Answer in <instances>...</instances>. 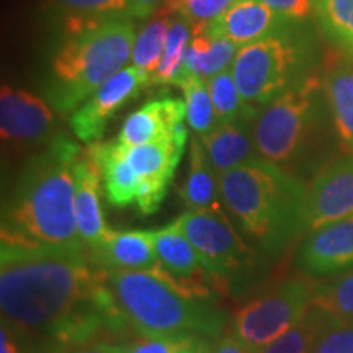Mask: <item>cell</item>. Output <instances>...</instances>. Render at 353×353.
Returning a JSON list of instances; mask_svg holds the SVG:
<instances>
[{
	"instance_id": "6da1fadb",
	"label": "cell",
	"mask_w": 353,
	"mask_h": 353,
	"mask_svg": "<svg viewBox=\"0 0 353 353\" xmlns=\"http://www.w3.org/2000/svg\"><path fill=\"white\" fill-rule=\"evenodd\" d=\"M0 309L26 353L132 330L88 252L0 244Z\"/></svg>"
},
{
	"instance_id": "7a4b0ae2",
	"label": "cell",
	"mask_w": 353,
	"mask_h": 353,
	"mask_svg": "<svg viewBox=\"0 0 353 353\" xmlns=\"http://www.w3.org/2000/svg\"><path fill=\"white\" fill-rule=\"evenodd\" d=\"M82 149L65 136L30 157L2 210V244L88 252L79 236L76 165Z\"/></svg>"
},
{
	"instance_id": "3957f363",
	"label": "cell",
	"mask_w": 353,
	"mask_h": 353,
	"mask_svg": "<svg viewBox=\"0 0 353 353\" xmlns=\"http://www.w3.org/2000/svg\"><path fill=\"white\" fill-rule=\"evenodd\" d=\"M223 205L242 232L267 257H280L304 234L306 187L263 159L219 175Z\"/></svg>"
},
{
	"instance_id": "277c9868",
	"label": "cell",
	"mask_w": 353,
	"mask_h": 353,
	"mask_svg": "<svg viewBox=\"0 0 353 353\" xmlns=\"http://www.w3.org/2000/svg\"><path fill=\"white\" fill-rule=\"evenodd\" d=\"M107 280L136 334L210 343L224 334L228 317L210 298L196 296L145 272L107 270Z\"/></svg>"
},
{
	"instance_id": "5b68a950",
	"label": "cell",
	"mask_w": 353,
	"mask_h": 353,
	"mask_svg": "<svg viewBox=\"0 0 353 353\" xmlns=\"http://www.w3.org/2000/svg\"><path fill=\"white\" fill-rule=\"evenodd\" d=\"M132 21L112 19L87 32L69 34L51 63L46 95L57 112L69 113L90 99L131 61Z\"/></svg>"
},
{
	"instance_id": "8992f818",
	"label": "cell",
	"mask_w": 353,
	"mask_h": 353,
	"mask_svg": "<svg viewBox=\"0 0 353 353\" xmlns=\"http://www.w3.org/2000/svg\"><path fill=\"white\" fill-rule=\"evenodd\" d=\"M322 90L319 77H304L260 110L252 123L260 159L294 175L314 139Z\"/></svg>"
},
{
	"instance_id": "52a82bcc",
	"label": "cell",
	"mask_w": 353,
	"mask_h": 353,
	"mask_svg": "<svg viewBox=\"0 0 353 353\" xmlns=\"http://www.w3.org/2000/svg\"><path fill=\"white\" fill-rule=\"evenodd\" d=\"M306 54L304 43L288 28L239 48L231 70L247 107L259 113L296 83Z\"/></svg>"
},
{
	"instance_id": "ba28073f",
	"label": "cell",
	"mask_w": 353,
	"mask_h": 353,
	"mask_svg": "<svg viewBox=\"0 0 353 353\" xmlns=\"http://www.w3.org/2000/svg\"><path fill=\"white\" fill-rule=\"evenodd\" d=\"M314 288L306 280L293 278L263 291L237 309L232 332L249 353H259L306 316L312 307Z\"/></svg>"
},
{
	"instance_id": "9c48e42d",
	"label": "cell",
	"mask_w": 353,
	"mask_h": 353,
	"mask_svg": "<svg viewBox=\"0 0 353 353\" xmlns=\"http://www.w3.org/2000/svg\"><path fill=\"white\" fill-rule=\"evenodd\" d=\"M174 223L196 250L208 276L221 285L257 263V250L245 244L221 206L187 211Z\"/></svg>"
},
{
	"instance_id": "30bf717a",
	"label": "cell",
	"mask_w": 353,
	"mask_h": 353,
	"mask_svg": "<svg viewBox=\"0 0 353 353\" xmlns=\"http://www.w3.org/2000/svg\"><path fill=\"white\" fill-rule=\"evenodd\" d=\"M187 141L188 131L183 123L174 134L167 138L134 145V148H125L128 161L141 182L139 195L136 200L141 214L148 216L159 210L174 180Z\"/></svg>"
},
{
	"instance_id": "8fae6325",
	"label": "cell",
	"mask_w": 353,
	"mask_h": 353,
	"mask_svg": "<svg viewBox=\"0 0 353 353\" xmlns=\"http://www.w3.org/2000/svg\"><path fill=\"white\" fill-rule=\"evenodd\" d=\"M0 134L10 151L23 152L46 148L56 134V120L43 99L23 88L2 85L0 92Z\"/></svg>"
},
{
	"instance_id": "7c38bea8",
	"label": "cell",
	"mask_w": 353,
	"mask_h": 353,
	"mask_svg": "<svg viewBox=\"0 0 353 353\" xmlns=\"http://www.w3.org/2000/svg\"><path fill=\"white\" fill-rule=\"evenodd\" d=\"M149 83L151 76L145 70L134 65L121 69L72 113L69 123L74 134L82 143H97L105 132L110 118L128 101L136 99Z\"/></svg>"
},
{
	"instance_id": "4fadbf2b",
	"label": "cell",
	"mask_w": 353,
	"mask_h": 353,
	"mask_svg": "<svg viewBox=\"0 0 353 353\" xmlns=\"http://www.w3.org/2000/svg\"><path fill=\"white\" fill-rule=\"evenodd\" d=\"M353 214V157L330 162L306 187L304 234Z\"/></svg>"
},
{
	"instance_id": "5bb4252c",
	"label": "cell",
	"mask_w": 353,
	"mask_h": 353,
	"mask_svg": "<svg viewBox=\"0 0 353 353\" xmlns=\"http://www.w3.org/2000/svg\"><path fill=\"white\" fill-rule=\"evenodd\" d=\"M90 259L105 270H130L152 273L170 281L188 293L205 298L201 290L183 283L162 267L154 245V231H113L97 249L88 252Z\"/></svg>"
},
{
	"instance_id": "9a60e30c",
	"label": "cell",
	"mask_w": 353,
	"mask_h": 353,
	"mask_svg": "<svg viewBox=\"0 0 353 353\" xmlns=\"http://www.w3.org/2000/svg\"><path fill=\"white\" fill-rule=\"evenodd\" d=\"M296 262L312 278H332L353 268V214L309 232Z\"/></svg>"
},
{
	"instance_id": "2e32d148",
	"label": "cell",
	"mask_w": 353,
	"mask_h": 353,
	"mask_svg": "<svg viewBox=\"0 0 353 353\" xmlns=\"http://www.w3.org/2000/svg\"><path fill=\"white\" fill-rule=\"evenodd\" d=\"M288 23L262 0H236L219 19L206 26L242 48L288 28Z\"/></svg>"
},
{
	"instance_id": "e0dca14e",
	"label": "cell",
	"mask_w": 353,
	"mask_h": 353,
	"mask_svg": "<svg viewBox=\"0 0 353 353\" xmlns=\"http://www.w3.org/2000/svg\"><path fill=\"white\" fill-rule=\"evenodd\" d=\"M185 118L187 105L183 100L170 97L151 100L126 118L117 141L125 148L152 143L174 134Z\"/></svg>"
},
{
	"instance_id": "ac0fdd59",
	"label": "cell",
	"mask_w": 353,
	"mask_h": 353,
	"mask_svg": "<svg viewBox=\"0 0 353 353\" xmlns=\"http://www.w3.org/2000/svg\"><path fill=\"white\" fill-rule=\"evenodd\" d=\"M76 216L79 236L90 252L108 237L112 229L101 210V175L94 159L82 154L76 165Z\"/></svg>"
},
{
	"instance_id": "d6986e66",
	"label": "cell",
	"mask_w": 353,
	"mask_h": 353,
	"mask_svg": "<svg viewBox=\"0 0 353 353\" xmlns=\"http://www.w3.org/2000/svg\"><path fill=\"white\" fill-rule=\"evenodd\" d=\"M87 152L99 167L110 205L117 208H125L132 203L136 205L141 182L128 161L125 145H121L118 141H113V143L97 141L90 144Z\"/></svg>"
},
{
	"instance_id": "ffe728a7",
	"label": "cell",
	"mask_w": 353,
	"mask_h": 353,
	"mask_svg": "<svg viewBox=\"0 0 353 353\" xmlns=\"http://www.w3.org/2000/svg\"><path fill=\"white\" fill-rule=\"evenodd\" d=\"M193 26V25H192ZM239 48L223 34L211 32L206 25L193 26V37L185 54L183 68L176 85L188 77L208 81L216 74L232 68Z\"/></svg>"
},
{
	"instance_id": "44dd1931",
	"label": "cell",
	"mask_w": 353,
	"mask_h": 353,
	"mask_svg": "<svg viewBox=\"0 0 353 353\" xmlns=\"http://www.w3.org/2000/svg\"><path fill=\"white\" fill-rule=\"evenodd\" d=\"M254 121L219 123L208 134L200 136L206 154L218 175L229 172L257 159L255 149Z\"/></svg>"
},
{
	"instance_id": "7402d4cb",
	"label": "cell",
	"mask_w": 353,
	"mask_h": 353,
	"mask_svg": "<svg viewBox=\"0 0 353 353\" xmlns=\"http://www.w3.org/2000/svg\"><path fill=\"white\" fill-rule=\"evenodd\" d=\"M154 245H156V252L162 267L172 276L211 293L208 286L205 285V278H210L208 273L203 267L196 250L175 226V223L167 228L154 229Z\"/></svg>"
},
{
	"instance_id": "603a6c76",
	"label": "cell",
	"mask_w": 353,
	"mask_h": 353,
	"mask_svg": "<svg viewBox=\"0 0 353 353\" xmlns=\"http://www.w3.org/2000/svg\"><path fill=\"white\" fill-rule=\"evenodd\" d=\"M180 198L187 211L216 208L221 206L219 201H223L219 192V175L211 164L200 136L196 134L190 139L188 174L180 188Z\"/></svg>"
},
{
	"instance_id": "cb8c5ba5",
	"label": "cell",
	"mask_w": 353,
	"mask_h": 353,
	"mask_svg": "<svg viewBox=\"0 0 353 353\" xmlns=\"http://www.w3.org/2000/svg\"><path fill=\"white\" fill-rule=\"evenodd\" d=\"M324 94L339 139L353 154V64L339 63L324 81Z\"/></svg>"
},
{
	"instance_id": "d4e9b609",
	"label": "cell",
	"mask_w": 353,
	"mask_h": 353,
	"mask_svg": "<svg viewBox=\"0 0 353 353\" xmlns=\"http://www.w3.org/2000/svg\"><path fill=\"white\" fill-rule=\"evenodd\" d=\"M65 15L69 34H77L95 28L112 19H130L131 7L128 0H56Z\"/></svg>"
},
{
	"instance_id": "484cf974",
	"label": "cell",
	"mask_w": 353,
	"mask_h": 353,
	"mask_svg": "<svg viewBox=\"0 0 353 353\" xmlns=\"http://www.w3.org/2000/svg\"><path fill=\"white\" fill-rule=\"evenodd\" d=\"M172 15H175V13L167 7L161 8L136 37L131 63L134 68L145 70L149 76L156 72L162 54H164L167 37H169L172 20H174Z\"/></svg>"
},
{
	"instance_id": "4316f807",
	"label": "cell",
	"mask_w": 353,
	"mask_h": 353,
	"mask_svg": "<svg viewBox=\"0 0 353 353\" xmlns=\"http://www.w3.org/2000/svg\"><path fill=\"white\" fill-rule=\"evenodd\" d=\"M192 37V23L180 15L174 17L169 37H167L164 54H162L157 70L151 76V85H176V79L182 72L185 54H187Z\"/></svg>"
},
{
	"instance_id": "83f0119b",
	"label": "cell",
	"mask_w": 353,
	"mask_h": 353,
	"mask_svg": "<svg viewBox=\"0 0 353 353\" xmlns=\"http://www.w3.org/2000/svg\"><path fill=\"white\" fill-rule=\"evenodd\" d=\"M208 92L213 101L216 118L218 123H232V121H254L257 112L247 107L242 99L232 70H223L206 81Z\"/></svg>"
},
{
	"instance_id": "f1b7e54d",
	"label": "cell",
	"mask_w": 353,
	"mask_h": 353,
	"mask_svg": "<svg viewBox=\"0 0 353 353\" xmlns=\"http://www.w3.org/2000/svg\"><path fill=\"white\" fill-rule=\"evenodd\" d=\"M312 307L330 319L353 321V268L316 285Z\"/></svg>"
},
{
	"instance_id": "f546056e",
	"label": "cell",
	"mask_w": 353,
	"mask_h": 353,
	"mask_svg": "<svg viewBox=\"0 0 353 353\" xmlns=\"http://www.w3.org/2000/svg\"><path fill=\"white\" fill-rule=\"evenodd\" d=\"M179 87L182 88L185 95L188 126L196 136L208 134L219 123L216 118L206 81L200 77H188L180 82Z\"/></svg>"
},
{
	"instance_id": "4dcf8cb0",
	"label": "cell",
	"mask_w": 353,
	"mask_h": 353,
	"mask_svg": "<svg viewBox=\"0 0 353 353\" xmlns=\"http://www.w3.org/2000/svg\"><path fill=\"white\" fill-rule=\"evenodd\" d=\"M327 317L317 309L311 307L298 324H294L288 332L268 343L259 353H312L322 325Z\"/></svg>"
},
{
	"instance_id": "1f68e13d",
	"label": "cell",
	"mask_w": 353,
	"mask_h": 353,
	"mask_svg": "<svg viewBox=\"0 0 353 353\" xmlns=\"http://www.w3.org/2000/svg\"><path fill=\"white\" fill-rule=\"evenodd\" d=\"M314 7L322 30L353 52V0H314Z\"/></svg>"
},
{
	"instance_id": "d6a6232c",
	"label": "cell",
	"mask_w": 353,
	"mask_h": 353,
	"mask_svg": "<svg viewBox=\"0 0 353 353\" xmlns=\"http://www.w3.org/2000/svg\"><path fill=\"white\" fill-rule=\"evenodd\" d=\"M234 2L236 0H167L165 7L196 26L219 19Z\"/></svg>"
},
{
	"instance_id": "836d02e7",
	"label": "cell",
	"mask_w": 353,
	"mask_h": 353,
	"mask_svg": "<svg viewBox=\"0 0 353 353\" xmlns=\"http://www.w3.org/2000/svg\"><path fill=\"white\" fill-rule=\"evenodd\" d=\"M312 353H353V321L327 317Z\"/></svg>"
},
{
	"instance_id": "e575fe53",
	"label": "cell",
	"mask_w": 353,
	"mask_h": 353,
	"mask_svg": "<svg viewBox=\"0 0 353 353\" xmlns=\"http://www.w3.org/2000/svg\"><path fill=\"white\" fill-rule=\"evenodd\" d=\"M205 343L210 342L185 337H148L136 334L134 339L125 342L123 353H179L183 348L201 347Z\"/></svg>"
},
{
	"instance_id": "d590c367",
	"label": "cell",
	"mask_w": 353,
	"mask_h": 353,
	"mask_svg": "<svg viewBox=\"0 0 353 353\" xmlns=\"http://www.w3.org/2000/svg\"><path fill=\"white\" fill-rule=\"evenodd\" d=\"M125 339L113 337H97L90 341H83L70 345L50 348L39 353H123Z\"/></svg>"
},
{
	"instance_id": "8d00e7d4",
	"label": "cell",
	"mask_w": 353,
	"mask_h": 353,
	"mask_svg": "<svg viewBox=\"0 0 353 353\" xmlns=\"http://www.w3.org/2000/svg\"><path fill=\"white\" fill-rule=\"evenodd\" d=\"M288 21L306 20L316 13L314 0H262Z\"/></svg>"
},
{
	"instance_id": "74e56055",
	"label": "cell",
	"mask_w": 353,
	"mask_h": 353,
	"mask_svg": "<svg viewBox=\"0 0 353 353\" xmlns=\"http://www.w3.org/2000/svg\"><path fill=\"white\" fill-rule=\"evenodd\" d=\"M201 353H249V350L244 347L239 339L236 337V334L228 332L223 334L221 337L216 341L213 345H206L203 348Z\"/></svg>"
},
{
	"instance_id": "f35d334b",
	"label": "cell",
	"mask_w": 353,
	"mask_h": 353,
	"mask_svg": "<svg viewBox=\"0 0 353 353\" xmlns=\"http://www.w3.org/2000/svg\"><path fill=\"white\" fill-rule=\"evenodd\" d=\"M131 7V15L136 19H149L161 10L162 3L167 0H128Z\"/></svg>"
},
{
	"instance_id": "ab89813d",
	"label": "cell",
	"mask_w": 353,
	"mask_h": 353,
	"mask_svg": "<svg viewBox=\"0 0 353 353\" xmlns=\"http://www.w3.org/2000/svg\"><path fill=\"white\" fill-rule=\"evenodd\" d=\"M0 353H26L23 343L6 324L0 330Z\"/></svg>"
},
{
	"instance_id": "60d3db41",
	"label": "cell",
	"mask_w": 353,
	"mask_h": 353,
	"mask_svg": "<svg viewBox=\"0 0 353 353\" xmlns=\"http://www.w3.org/2000/svg\"><path fill=\"white\" fill-rule=\"evenodd\" d=\"M206 345H210V343H205V345L201 347H192V348H183V350H180L179 353H201L203 348H205Z\"/></svg>"
}]
</instances>
